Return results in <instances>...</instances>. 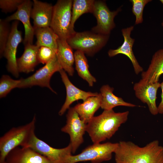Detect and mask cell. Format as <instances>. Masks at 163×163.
Masks as SVG:
<instances>
[{
	"label": "cell",
	"mask_w": 163,
	"mask_h": 163,
	"mask_svg": "<svg viewBox=\"0 0 163 163\" xmlns=\"http://www.w3.org/2000/svg\"><path fill=\"white\" fill-rule=\"evenodd\" d=\"M114 153L116 163H163V146L157 140L143 147L120 141Z\"/></svg>",
	"instance_id": "cell-1"
},
{
	"label": "cell",
	"mask_w": 163,
	"mask_h": 163,
	"mask_svg": "<svg viewBox=\"0 0 163 163\" xmlns=\"http://www.w3.org/2000/svg\"><path fill=\"white\" fill-rule=\"evenodd\" d=\"M129 113L128 111L116 113L113 109L104 110L87 123L86 131L94 143H100L114 134L121 124L127 121Z\"/></svg>",
	"instance_id": "cell-2"
},
{
	"label": "cell",
	"mask_w": 163,
	"mask_h": 163,
	"mask_svg": "<svg viewBox=\"0 0 163 163\" xmlns=\"http://www.w3.org/2000/svg\"><path fill=\"white\" fill-rule=\"evenodd\" d=\"M36 118L27 124L11 128L0 138V163H4L8 154L15 148L28 147L34 136Z\"/></svg>",
	"instance_id": "cell-3"
},
{
	"label": "cell",
	"mask_w": 163,
	"mask_h": 163,
	"mask_svg": "<svg viewBox=\"0 0 163 163\" xmlns=\"http://www.w3.org/2000/svg\"><path fill=\"white\" fill-rule=\"evenodd\" d=\"M109 38V35L85 31L75 32L66 40L73 49L82 51L91 56L98 52L105 45Z\"/></svg>",
	"instance_id": "cell-4"
},
{
	"label": "cell",
	"mask_w": 163,
	"mask_h": 163,
	"mask_svg": "<svg viewBox=\"0 0 163 163\" xmlns=\"http://www.w3.org/2000/svg\"><path fill=\"white\" fill-rule=\"evenodd\" d=\"M73 0H59L53 6L50 27L61 39L66 40L72 35Z\"/></svg>",
	"instance_id": "cell-5"
},
{
	"label": "cell",
	"mask_w": 163,
	"mask_h": 163,
	"mask_svg": "<svg viewBox=\"0 0 163 163\" xmlns=\"http://www.w3.org/2000/svg\"><path fill=\"white\" fill-rule=\"evenodd\" d=\"M118 143L107 142L104 143H94L84 149L76 155H72L67 158L66 163L91 161L92 163H101L110 160L113 153L114 152Z\"/></svg>",
	"instance_id": "cell-6"
},
{
	"label": "cell",
	"mask_w": 163,
	"mask_h": 163,
	"mask_svg": "<svg viewBox=\"0 0 163 163\" xmlns=\"http://www.w3.org/2000/svg\"><path fill=\"white\" fill-rule=\"evenodd\" d=\"M62 69L59 63L56 56L45 64L33 75L26 78H21L17 88H24L35 85L48 88L56 94L50 85L51 78L55 72Z\"/></svg>",
	"instance_id": "cell-7"
},
{
	"label": "cell",
	"mask_w": 163,
	"mask_h": 163,
	"mask_svg": "<svg viewBox=\"0 0 163 163\" xmlns=\"http://www.w3.org/2000/svg\"><path fill=\"white\" fill-rule=\"evenodd\" d=\"M66 117V124L61 131L69 135L72 152L74 153L84 142L83 136L86 131L87 124L81 119L74 107L68 109Z\"/></svg>",
	"instance_id": "cell-8"
},
{
	"label": "cell",
	"mask_w": 163,
	"mask_h": 163,
	"mask_svg": "<svg viewBox=\"0 0 163 163\" xmlns=\"http://www.w3.org/2000/svg\"><path fill=\"white\" fill-rule=\"evenodd\" d=\"M121 10L120 8L116 11H111L104 2L95 0L92 14L96 18L97 24L92 28V31L96 34L109 35L115 26L114 18Z\"/></svg>",
	"instance_id": "cell-9"
},
{
	"label": "cell",
	"mask_w": 163,
	"mask_h": 163,
	"mask_svg": "<svg viewBox=\"0 0 163 163\" xmlns=\"http://www.w3.org/2000/svg\"><path fill=\"white\" fill-rule=\"evenodd\" d=\"M19 21L12 23L9 38L4 51L3 56L7 60V69L15 77H18V71L16 58L17 49L22 41V33L18 29Z\"/></svg>",
	"instance_id": "cell-10"
},
{
	"label": "cell",
	"mask_w": 163,
	"mask_h": 163,
	"mask_svg": "<svg viewBox=\"0 0 163 163\" xmlns=\"http://www.w3.org/2000/svg\"><path fill=\"white\" fill-rule=\"evenodd\" d=\"M28 147L46 157L54 163H66L67 158L72 155V153L70 143L65 148H55L38 138L36 135L30 143Z\"/></svg>",
	"instance_id": "cell-11"
},
{
	"label": "cell",
	"mask_w": 163,
	"mask_h": 163,
	"mask_svg": "<svg viewBox=\"0 0 163 163\" xmlns=\"http://www.w3.org/2000/svg\"><path fill=\"white\" fill-rule=\"evenodd\" d=\"M160 86L159 82L150 83L141 79L135 83L133 86L136 97L143 103L147 104L149 111L153 115L158 113L156 100L157 90Z\"/></svg>",
	"instance_id": "cell-12"
},
{
	"label": "cell",
	"mask_w": 163,
	"mask_h": 163,
	"mask_svg": "<svg viewBox=\"0 0 163 163\" xmlns=\"http://www.w3.org/2000/svg\"><path fill=\"white\" fill-rule=\"evenodd\" d=\"M33 2L30 0H24L19 6L16 11L8 17L5 20L9 22L13 20L19 21L23 24L24 29V37L23 40L24 46L33 44L34 29L30 23L31 12Z\"/></svg>",
	"instance_id": "cell-13"
},
{
	"label": "cell",
	"mask_w": 163,
	"mask_h": 163,
	"mask_svg": "<svg viewBox=\"0 0 163 163\" xmlns=\"http://www.w3.org/2000/svg\"><path fill=\"white\" fill-rule=\"evenodd\" d=\"M59 72L65 85L66 93L65 101L59 112V115H63L74 102L79 100H82L84 101L89 97L99 94V93L97 92L85 91L76 87L70 81L63 69L61 70Z\"/></svg>",
	"instance_id": "cell-14"
},
{
	"label": "cell",
	"mask_w": 163,
	"mask_h": 163,
	"mask_svg": "<svg viewBox=\"0 0 163 163\" xmlns=\"http://www.w3.org/2000/svg\"><path fill=\"white\" fill-rule=\"evenodd\" d=\"M4 163H54L31 148L18 147L7 156Z\"/></svg>",
	"instance_id": "cell-15"
},
{
	"label": "cell",
	"mask_w": 163,
	"mask_h": 163,
	"mask_svg": "<svg viewBox=\"0 0 163 163\" xmlns=\"http://www.w3.org/2000/svg\"><path fill=\"white\" fill-rule=\"evenodd\" d=\"M133 28V26H131L122 29V32L124 38L123 44L116 49L109 50L108 54L110 57H112L120 54L126 56L131 62L136 74L138 75L143 71V69L139 65L133 51L132 48L135 40L131 37L130 34Z\"/></svg>",
	"instance_id": "cell-16"
},
{
	"label": "cell",
	"mask_w": 163,
	"mask_h": 163,
	"mask_svg": "<svg viewBox=\"0 0 163 163\" xmlns=\"http://www.w3.org/2000/svg\"><path fill=\"white\" fill-rule=\"evenodd\" d=\"M53 6L47 2L33 0L31 18L33 20L34 29L50 27Z\"/></svg>",
	"instance_id": "cell-17"
},
{
	"label": "cell",
	"mask_w": 163,
	"mask_h": 163,
	"mask_svg": "<svg viewBox=\"0 0 163 163\" xmlns=\"http://www.w3.org/2000/svg\"><path fill=\"white\" fill-rule=\"evenodd\" d=\"M72 50L66 40L59 39L56 53L58 61L62 69L71 76L74 72L75 57Z\"/></svg>",
	"instance_id": "cell-18"
},
{
	"label": "cell",
	"mask_w": 163,
	"mask_h": 163,
	"mask_svg": "<svg viewBox=\"0 0 163 163\" xmlns=\"http://www.w3.org/2000/svg\"><path fill=\"white\" fill-rule=\"evenodd\" d=\"M40 47L36 45L27 44L24 46V53L17 59V64L19 72L28 73L33 71L39 63L37 53Z\"/></svg>",
	"instance_id": "cell-19"
},
{
	"label": "cell",
	"mask_w": 163,
	"mask_h": 163,
	"mask_svg": "<svg viewBox=\"0 0 163 163\" xmlns=\"http://www.w3.org/2000/svg\"><path fill=\"white\" fill-rule=\"evenodd\" d=\"M163 74V49L158 50L152 56L149 68L141 73L142 79L150 83L158 82Z\"/></svg>",
	"instance_id": "cell-20"
},
{
	"label": "cell",
	"mask_w": 163,
	"mask_h": 163,
	"mask_svg": "<svg viewBox=\"0 0 163 163\" xmlns=\"http://www.w3.org/2000/svg\"><path fill=\"white\" fill-rule=\"evenodd\" d=\"M101 96L89 97L82 103H78L74 107L81 119L88 123L94 117L95 113L101 107Z\"/></svg>",
	"instance_id": "cell-21"
},
{
	"label": "cell",
	"mask_w": 163,
	"mask_h": 163,
	"mask_svg": "<svg viewBox=\"0 0 163 163\" xmlns=\"http://www.w3.org/2000/svg\"><path fill=\"white\" fill-rule=\"evenodd\" d=\"M113 88L108 85H103L101 88V108L104 110H110L117 106L133 107L136 106L134 104L125 101L121 97L116 96L113 93Z\"/></svg>",
	"instance_id": "cell-22"
},
{
	"label": "cell",
	"mask_w": 163,
	"mask_h": 163,
	"mask_svg": "<svg viewBox=\"0 0 163 163\" xmlns=\"http://www.w3.org/2000/svg\"><path fill=\"white\" fill-rule=\"evenodd\" d=\"M34 35L37 46L49 47L56 53L59 37L50 27L34 29Z\"/></svg>",
	"instance_id": "cell-23"
},
{
	"label": "cell",
	"mask_w": 163,
	"mask_h": 163,
	"mask_svg": "<svg viewBox=\"0 0 163 163\" xmlns=\"http://www.w3.org/2000/svg\"><path fill=\"white\" fill-rule=\"evenodd\" d=\"M75 69L78 75L92 87L96 82V79L90 73L87 59L85 54L82 51L76 50L74 53Z\"/></svg>",
	"instance_id": "cell-24"
},
{
	"label": "cell",
	"mask_w": 163,
	"mask_h": 163,
	"mask_svg": "<svg viewBox=\"0 0 163 163\" xmlns=\"http://www.w3.org/2000/svg\"><path fill=\"white\" fill-rule=\"evenodd\" d=\"M94 2V0H73L71 26L72 35L75 32L74 30V24L77 19L85 13H92Z\"/></svg>",
	"instance_id": "cell-25"
},
{
	"label": "cell",
	"mask_w": 163,
	"mask_h": 163,
	"mask_svg": "<svg viewBox=\"0 0 163 163\" xmlns=\"http://www.w3.org/2000/svg\"><path fill=\"white\" fill-rule=\"evenodd\" d=\"M20 79L14 80L7 75H3L0 81V97H4L12 90L18 86Z\"/></svg>",
	"instance_id": "cell-26"
},
{
	"label": "cell",
	"mask_w": 163,
	"mask_h": 163,
	"mask_svg": "<svg viewBox=\"0 0 163 163\" xmlns=\"http://www.w3.org/2000/svg\"><path fill=\"white\" fill-rule=\"evenodd\" d=\"M9 22L5 20L0 19V57L3 54L6 44L9 37L11 29Z\"/></svg>",
	"instance_id": "cell-27"
},
{
	"label": "cell",
	"mask_w": 163,
	"mask_h": 163,
	"mask_svg": "<svg viewBox=\"0 0 163 163\" xmlns=\"http://www.w3.org/2000/svg\"><path fill=\"white\" fill-rule=\"evenodd\" d=\"M150 0H130L132 4V11L136 16V24L141 23L143 21V13L144 8Z\"/></svg>",
	"instance_id": "cell-28"
},
{
	"label": "cell",
	"mask_w": 163,
	"mask_h": 163,
	"mask_svg": "<svg viewBox=\"0 0 163 163\" xmlns=\"http://www.w3.org/2000/svg\"><path fill=\"white\" fill-rule=\"evenodd\" d=\"M56 55V53L50 48L44 46L40 47L37 53L39 63L46 64Z\"/></svg>",
	"instance_id": "cell-29"
},
{
	"label": "cell",
	"mask_w": 163,
	"mask_h": 163,
	"mask_svg": "<svg viewBox=\"0 0 163 163\" xmlns=\"http://www.w3.org/2000/svg\"><path fill=\"white\" fill-rule=\"evenodd\" d=\"M24 0H0V8L5 13L17 10Z\"/></svg>",
	"instance_id": "cell-30"
},
{
	"label": "cell",
	"mask_w": 163,
	"mask_h": 163,
	"mask_svg": "<svg viewBox=\"0 0 163 163\" xmlns=\"http://www.w3.org/2000/svg\"><path fill=\"white\" fill-rule=\"evenodd\" d=\"M160 87L161 89V100L160 103L157 107L158 113L163 114V82L161 83Z\"/></svg>",
	"instance_id": "cell-31"
},
{
	"label": "cell",
	"mask_w": 163,
	"mask_h": 163,
	"mask_svg": "<svg viewBox=\"0 0 163 163\" xmlns=\"http://www.w3.org/2000/svg\"><path fill=\"white\" fill-rule=\"evenodd\" d=\"M160 1L161 2L162 4H163V0H160Z\"/></svg>",
	"instance_id": "cell-32"
},
{
	"label": "cell",
	"mask_w": 163,
	"mask_h": 163,
	"mask_svg": "<svg viewBox=\"0 0 163 163\" xmlns=\"http://www.w3.org/2000/svg\"><path fill=\"white\" fill-rule=\"evenodd\" d=\"M161 25L163 26V21L161 23Z\"/></svg>",
	"instance_id": "cell-33"
}]
</instances>
